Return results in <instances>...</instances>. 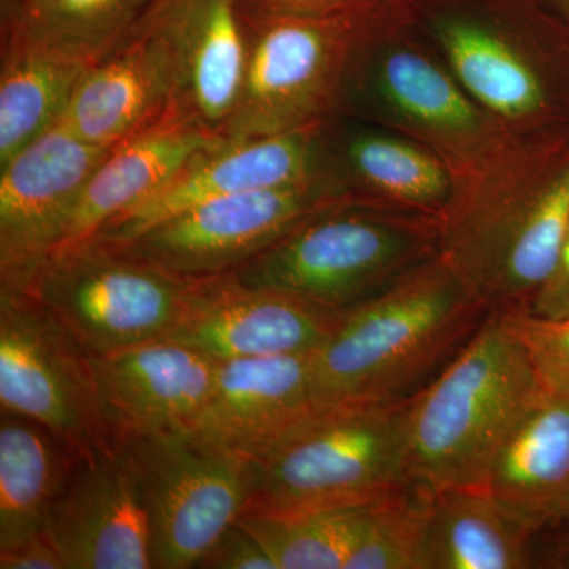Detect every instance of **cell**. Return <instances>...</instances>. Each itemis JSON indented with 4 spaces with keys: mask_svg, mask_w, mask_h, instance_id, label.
Returning <instances> with one entry per match:
<instances>
[{
    "mask_svg": "<svg viewBox=\"0 0 569 569\" xmlns=\"http://www.w3.org/2000/svg\"><path fill=\"white\" fill-rule=\"evenodd\" d=\"M569 230V133L518 138L440 216V257L492 309L527 312Z\"/></svg>",
    "mask_w": 569,
    "mask_h": 569,
    "instance_id": "6da1fadb",
    "label": "cell"
},
{
    "mask_svg": "<svg viewBox=\"0 0 569 569\" xmlns=\"http://www.w3.org/2000/svg\"><path fill=\"white\" fill-rule=\"evenodd\" d=\"M492 307L438 254L348 310L310 358L318 406L392 403L436 380Z\"/></svg>",
    "mask_w": 569,
    "mask_h": 569,
    "instance_id": "7a4b0ae2",
    "label": "cell"
},
{
    "mask_svg": "<svg viewBox=\"0 0 569 569\" xmlns=\"http://www.w3.org/2000/svg\"><path fill=\"white\" fill-rule=\"evenodd\" d=\"M542 392L515 313L492 309L467 347L411 399V481L433 492L485 486L498 452Z\"/></svg>",
    "mask_w": 569,
    "mask_h": 569,
    "instance_id": "3957f363",
    "label": "cell"
},
{
    "mask_svg": "<svg viewBox=\"0 0 569 569\" xmlns=\"http://www.w3.org/2000/svg\"><path fill=\"white\" fill-rule=\"evenodd\" d=\"M438 254V217L351 197L310 213L233 272L346 313Z\"/></svg>",
    "mask_w": 569,
    "mask_h": 569,
    "instance_id": "277c9868",
    "label": "cell"
},
{
    "mask_svg": "<svg viewBox=\"0 0 569 569\" xmlns=\"http://www.w3.org/2000/svg\"><path fill=\"white\" fill-rule=\"evenodd\" d=\"M241 88L222 137L253 140L339 118L356 54L388 21L377 0L313 13L242 17Z\"/></svg>",
    "mask_w": 569,
    "mask_h": 569,
    "instance_id": "5b68a950",
    "label": "cell"
},
{
    "mask_svg": "<svg viewBox=\"0 0 569 569\" xmlns=\"http://www.w3.org/2000/svg\"><path fill=\"white\" fill-rule=\"evenodd\" d=\"M410 22L389 18L356 54L339 118L373 123L440 157L456 186L518 138L466 91Z\"/></svg>",
    "mask_w": 569,
    "mask_h": 569,
    "instance_id": "8992f818",
    "label": "cell"
},
{
    "mask_svg": "<svg viewBox=\"0 0 569 569\" xmlns=\"http://www.w3.org/2000/svg\"><path fill=\"white\" fill-rule=\"evenodd\" d=\"M411 399L321 407L249 463L244 512L362 507L406 488Z\"/></svg>",
    "mask_w": 569,
    "mask_h": 569,
    "instance_id": "52a82bcc",
    "label": "cell"
},
{
    "mask_svg": "<svg viewBox=\"0 0 569 569\" xmlns=\"http://www.w3.org/2000/svg\"><path fill=\"white\" fill-rule=\"evenodd\" d=\"M422 37L515 138L569 133V31L497 11L432 10Z\"/></svg>",
    "mask_w": 569,
    "mask_h": 569,
    "instance_id": "ba28073f",
    "label": "cell"
},
{
    "mask_svg": "<svg viewBox=\"0 0 569 569\" xmlns=\"http://www.w3.org/2000/svg\"><path fill=\"white\" fill-rule=\"evenodd\" d=\"M190 283L126 242L93 236L52 253L26 291L99 356L167 339Z\"/></svg>",
    "mask_w": 569,
    "mask_h": 569,
    "instance_id": "9c48e42d",
    "label": "cell"
},
{
    "mask_svg": "<svg viewBox=\"0 0 569 569\" xmlns=\"http://www.w3.org/2000/svg\"><path fill=\"white\" fill-rule=\"evenodd\" d=\"M0 407L40 422L82 459L121 449L92 356L28 291L0 290Z\"/></svg>",
    "mask_w": 569,
    "mask_h": 569,
    "instance_id": "30bf717a",
    "label": "cell"
},
{
    "mask_svg": "<svg viewBox=\"0 0 569 569\" xmlns=\"http://www.w3.org/2000/svg\"><path fill=\"white\" fill-rule=\"evenodd\" d=\"M148 515L152 568H197L244 512L250 466L187 432L122 443Z\"/></svg>",
    "mask_w": 569,
    "mask_h": 569,
    "instance_id": "8fae6325",
    "label": "cell"
},
{
    "mask_svg": "<svg viewBox=\"0 0 569 569\" xmlns=\"http://www.w3.org/2000/svg\"><path fill=\"white\" fill-rule=\"evenodd\" d=\"M346 198L351 194L336 179L231 194L176 213L126 244L186 279L227 274L310 213Z\"/></svg>",
    "mask_w": 569,
    "mask_h": 569,
    "instance_id": "7c38bea8",
    "label": "cell"
},
{
    "mask_svg": "<svg viewBox=\"0 0 569 569\" xmlns=\"http://www.w3.org/2000/svg\"><path fill=\"white\" fill-rule=\"evenodd\" d=\"M110 149L58 122L0 167V290H28L61 249L82 190Z\"/></svg>",
    "mask_w": 569,
    "mask_h": 569,
    "instance_id": "4fadbf2b",
    "label": "cell"
},
{
    "mask_svg": "<svg viewBox=\"0 0 569 569\" xmlns=\"http://www.w3.org/2000/svg\"><path fill=\"white\" fill-rule=\"evenodd\" d=\"M331 122L253 140L223 138L197 153L157 192L96 236L129 242L153 224L217 198L336 179L329 142Z\"/></svg>",
    "mask_w": 569,
    "mask_h": 569,
    "instance_id": "5bb4252c",
    "label": "cell"
},
{
    "mask_svg": "<svg viewBox=\"0 0 569 569\" xmlns=\"http://www.w3.org/2000/svg\"><path fill=\"white\" fill-rule=\"evenodd\" d=\"M343 316L283 291L252 287L227 272L192 279L167 339L219 362L312 353L335 335Z\"/></svg>",
    "mask_w": 569,
    "mask_h": 569,
    "instance_id": "9a60e30c",
    "label": "cell"
},
{
    "mask_svg": "<svg viewBox=\"0 0 569 569\" xmlns=\"http://www.w3.org/2000/svg\"><path fill=\"white\" fill-rule=\"evenodd\" d=\"M312 353L219 362L208 402L187 433L247 463L264 458L321 408Z\"/></svg>",
    "mask_w": 569,
    "mask_h": 569,
    "instance_id": "2e32d148",
    "label": "cell"
},
{
    "mask_svg": "<svg viewBox=\"0 0 569 569\" xmlns=\"http://www.w3.org/2000/svg\"><path fill=\"white\" fill-rule=\"evenodd\" d=\"M43 533L67 569H152L148 515L121 449L81 460L51 505Z\"/></svg>",
    "mask_w": 569,
    "mask_h": 569,
    "instance_id": "e0dca14e",
    "label": "cell"
},
{
    "mask_svg": "<svg viewBox=\"0 0 569 569\" xmlns=\"http://www.w3.org/2000/svg\"><path fill=\"white\" fill-rule=\"evenodd\" d=\"M100 397L119 447L132 438L187 432L211 395L219 361L159 339L92 356Z\"/></svg>",
    "mask_w": 569,
    "mask_h": 569,
    "instance_id": "ac0fdd59",
    "label": "cell"
},
{
    "mask_svg": "<svg viewBox=\"0 0 569 569\" xmlns=\"http://www.w3.org/2000/svg\"><path fill=\"white\" fill-rule=\"evenodd\" d=\"M176 102L173 54L144 26L121 50L84 70L59 123L82 141L110 149L162 118Z\"/></svg>",
    "mask_w": 569,
    "mask_h": 569,
    "instance_id": "d6986e66",
    "label": "cell"
},
{
    "mask_svg": "<svg viewBox=\"0 0 569 569\" xmlns=\"http://www.w3.org/2000/svg\"><path fill=\"white\" fill-rule=\"evenodd\" d=\"M220 140L222 134L176 102L162 118L112 146L82 190L61 249L102 231L157 192L197 153Z\"/></svg>",
    "mask_w": 569,
    "mask_h": 569,
    "instance_id": "ffe728a7",
    "label": "cell"
},
{
    "mask_svg": "<svg viewBox=\"0 0 569 569\" xmlns=\"http://www.w3.org/2000/svg\"><path fill=\"white\" fill-rule=\"evenodd\" d=\"M146 26L173 54L179 102L213 132H222L244 70L241 0H162Z\"/></svg>",
    "mask_w": 569,
    "mask_h": 569,
    "instance_id": "44dd1931",
    "label": "cell"
},
{
    "mask_svg": "<svg viewBox=\"0 0 569 569\" xmlns=\"http://www.w3.org/2000/svg\"><path fill=\"white\" fill-rule=\"evenodd\" d=\"M332 174L358 200L438 217L456 181L440 157L403 134L351 118L329 127Z\"/></svg>",
    "mask_w": 569,
    "mask_h": 569,
    "instance_id": "7402d4cb",
    "label": "cell"
},
{
    "mask_svg": "<svg viewBox=\"0 0 569 569\" xmlns=\"http://www.w3.org/2000/svg\"><path fill=\"white\" fill-rule=\"evenodd\" d=\"M485 488L535 538L569 523V397L542 392L498 452Z\"/></svg>",
    "mask_w": 569,
    "mask_h": 569,
    "instance_id": "603a6c76",
    "label": "cell"
},
{
    "mask_svg": "<svg viewBox=\"0 0 569 569\" xmlns=\"http://www.w3.org/2000/svg\"><path fill=\"white\" fill-rule=\"evenodd\" d=\"M162 0H7L2 36L91 67L121 50Z\"/></svg>",
    "mask_w": 569,
    "mask_h": 569,
    "instance_id": "cb8c5ba5",
    "label": "cell"
},
{
    "mask_svg": "<svg viewBox=\"0 0 569 569\" xmlns=\"http://www.w3.org/2000/svg\"><path fill=\"white\" fill-rule=\"evenodd\" d=\"M82 458L40 422L0 413V549L43 533L56 498Z\"/></svg>",
    "mask_w": 569,
    "mask_h": 569,
    "instance_id": "d4e9b609",
    "label": "cell"
},
{
    "mask_svg": "<svg viewBox=\"0 0 569 569\" xmlns=\"http://www.w3.org/2000/svg\"><path fill=\"white\" fill-rule=\"evenodd\" d=\"M533 539L485 486L433 492L430 569L531 568Z\"/></svg>",
    "mask_w": 569,
    "mask_h": 569,
    "instance_id": "484cf974",
    "label": "cell"
},
{
    "mask_svg": "<svg viewBox=\"0 0 569 569\" xmlns=\"http://www.w3.org/2000/svg\"><path fill=\"white\" fill-rule=\"evenodd\" d=\"M81 63L2 36L0 56V167L61 121Z\"/></svg>",
    "mask_w": 569,
    "mask_h": 569,
    "instance_id": "4316f807",
    "label": "cell"
},
{
    "mask_svg": "<svg viewBox=\"0 0 569 569\" xmlns=\"http://www.w3.org/2000/svg\"><path fill=\"white\" fill-rule=\"evenodd\" d=\"M373 505L302 512H244L238 519L277 569H346L365 537Z\"/></svg>",
    "mask_w": 569,
    "mask_h": 569,
    "instance_id": "83f0119b",
    "label": "cell"
},
{
    "mask_svg": "<svg viewBox=\"0 0 569 569\" xmlns=\"http://www.w3.org/2000/svg\"><path fill=\"white\" fill-rule=\"evenodd\" d=\"M432 503L433 490L418 482L377 501L346 569H430Z\"/></svg>",
    "mask_w": 569,
    "mask_h": 569,
    "instance_id": "f1b7e54d",
    "label": "cell"
},
{
    "mask_svg": "<svg viewBox=\"0 0 569 569\" xmlns=\"http://www.w3.org/2000/svg\"><path fill=\"white\" fill-rule=\"evenodd\" d=\"M512 313L542 391L569 397V316L538 318L527 312Z\"/></svg>",
    "mask_w": 569,
    "mask_h": 569,
    "instance_id": "f546056e",
    "label": "cell"
},
{
    "mask_svg": "<svg viewBox=\"0 0 569 569\" xmlns=\"http://www.w3.org/2000/svg\"><path fill=\"white\" fill-rule=\"evenodd\" d=\"M201 569H277L263 546L241 523H233L217 539L203 559L198 561Z\"/></svg>",
    "mask_w": 569,
    "mask_h": 569,
    "instance_id": "4dcf8cb0",
    "label": "cell"
},
{
    "mask_svg": "<svg viewBox=\"0 0 569 569\" xmlns=\"http://www.w3.org/2000/svg\"><path fill=\"white\" fill-rule=\"evenodd\" d=\"M527 313L538 318H563L569 316V230L559 261L548 282L535 296Z\"/></svg>",
    "mask_w": 569,
    "mask_h": 569,
    "instance_id": "1f68e13d",
    "label": "cell"
},
{
    "mask_svg": "<svg viewBox=\"0 0 569 569\" xmlns=\"http://www.w3.org/2000/svg\"><path fill=\"white\" fill-rule=\"evenodd\" d=\"M0 569H67L61 553L41 533L0 549Z\"/></svg>",
    "mask_w": 569,
    "mask_h": 569,
    "instance_id": "d6a6232c",
    "label": "cell"
},
{
    "mask_svg": "<svg viewBox=\"0 0 569 569\" xmlns=\"http://www.w3.org/2000/svg\"><path fill=\"white\" fill-rule=\"evenodd\" d=\"M359 0H241L242 17L269 13H313L353 6Z\"/></svg>",
    "mask_w": 569,
    "mask_h": 569,
    "instance_id": "836d02e7",
    "label": "cell"
},
{
    "mask_svg": "<svg viewBox=\"0 0 569 569\" xmlns=\"http://www.w3.org/2000/svg\"><path fill=\"white\" fill-rule=\"evenodd\" d=\"M548 548L538 559V567L569 569V523L559 529L546 531Z\"/></svg>",
    "mask_w": 569,
    "mask_h": 569,
    "instance_id": "e575fe53",
    "label": "cell"
},
{
    "mask_svg": "<svg viewBox=\"0 0 569 569\" xmlns=\"http://www.w3.org/2000/svg\"><path fill=\"white\" fill-rule=\"evenodd\" d=\"M548 2L560 14L561 24L569 31V0H548Z\"/></svg>",
    "mask_w": 569,
    "mask_h": 569,
    "instance_id": "d590c367",
    "label": "cell"
},
{
    "mask_svg": "<svg viewBox=\"0 0 569 569\" xmlns=\"http://www.w3.org/2000/svg\"><path fill=\"white\" fill-rule=\"evenodd\" d=\"M2 2H7V0H2Z\"/></svg>",
    "mask_w": 569,
    "mask_h": 569,
    "instance_id": "8d00e7d4",
    "label": "cell"
}]
</instances>
